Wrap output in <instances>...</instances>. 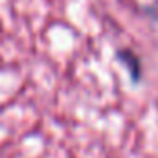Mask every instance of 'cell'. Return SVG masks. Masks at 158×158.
Wrapping results in <instances>:
<instances>
[{
    "label": "cell",
    "instance_id": "6da1fadb",
    "mask_svg": "<svg viewBox=\"0 0 158 158\" xmlns=\"http://www.w3.org/2000/svg\"><path fill=\"white\" fill-rule=\"evenodd\" d=\"M118 55L123 59L125 66L129 68L131 77L134 79V81H138V79L142 77V64H140V57H138L136 53H132L131 50H119Z\"/></svg>",
    "mask_w": 158,
    "mask_h": 158
}]
</instances>
